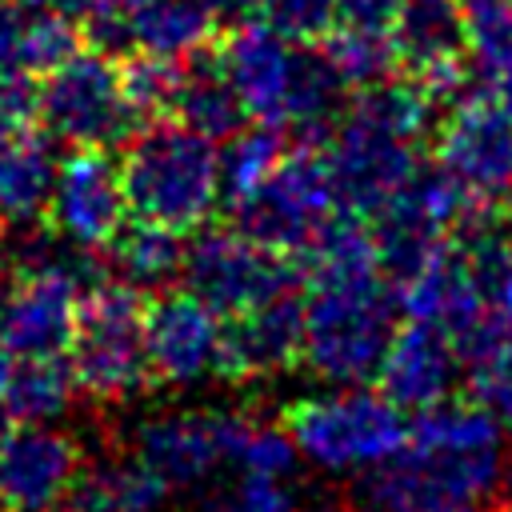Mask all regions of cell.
I'll list each match as a JSON object with an SVG mask.
<instances>
[{
	"mask_svg": "<svg viewBox=\"0 0 512 512\" xmlns=\"http://www.w3.org/2000/svg\"><path fill=\"white\" fill-rule=\"evenodd\" d=\"M500 472V428L480 404H432L404 444L372 464L376 512H468Z\"/></svg>",
	"mask_w": 512,
	"mask_h": 512,
	"instance_id": "6da1fadb",
	"label": "cell"
},
{
	"mask_svg": "<svg viewBox=\"0 0 512 512\" xmlns=\"http://www.w3.org/2000/svg\"><path fill=\"white\" fill-rule=\"evenodd\" d=\"M220 72L256 124L296 128L304 140H328L340 120L344 84L320 52H296L292 40L260 20L236 24L220 48Z\"/></svg>",
	"mask_w": 512,
	"mask_h": 512,
	"instance_id": "7a4b0ae2",
	"label": "cell"
},
{
	"mask_svg": "<svg viewBox=\"0 0 512 512\" xmlns=\"http://www.w3.org/2000/svg\"><path fill=\"white\" fill-rule=\"evenodd\" d=\"M396 332V296L380 272L312 280L304 300L300 360L332 384H360L376 376L380 356Z\"/></svg>",
	"mask_w": 512,
	"mask_h": 512,
	"instance_id": "3957f363",
	"label": "cell"
},
{
	"mask_svg": "<svg viewBox=\"0 0 512 512\" xmlns=\"http://www.w3.org/2000/svg\"><path fill=\"white\" fill-rule=\"evenodd\" d=\"M128 212L176 232L200 228L220 204V152L184 124H148L132 136L124 160Z\"/></svg>",
	"mask_w": 512,
	"mask_h": 512,
	"instance_id": "277c9868",
	"label": "cell"
},
{
	"mask_svg": "<svg viewBox=\"0 0 512 512\" xmlns=\"http://www.w3.org/2000/svg\"><path fill=\"white\" fill-rule=\"evenodd\" d=\"M144 312L148 304L128 284L100 280L80 296L68 336V368L80 392L92 400H124L144 388L152 376Z\"/></svg>",
	"mask_w": 512,
	"mask_h": 512,
	"instance_id": "5b68a950",
	"label": "cell"
},
{
	"mask_svg": "<svg viewBox=\"0 0 512 512\" xmlns=\"http://www.w3.org/2000/svg\"><path fill=\"white\" fill-rule=\"evenodd\" d=\"M36 116L52 140L72 148H108L128 140L140 124L124 96L116 60L100 48H80L44 72V84L36 88Z\"/></svg>",
	"mask_w": 512,
	"mask_h": 512,
	"instance_id": "8992f818",
	"label": "cell"
},
{
	"mask_svg": "<svg viewBox=\"0 0 512 512\" xmlns=\"http://www.w3.org/2000/svg\"><path fill=\"white\" fill-rule=\"evenodd\" d=\"M284 432L292 444L328 468H352V464H380L392 456L408 424L400 420V408L384 392H324L296 400L284 412Z\"/></svg>",
	"mask_w": 512,
	"mask_h": 512,
	"instance_id": "52a82bcc",
	"label": "cell"
},
{
	"mask_svg": "<svg viewBox=\"0 0 512 512\" xmlns=\"http://www.w3.org/2000/svg\"><path fill=\"white\" fill-rule=\"evenodd\" d=\"M336 188L324 156L284 152V160L240 200H232V224L256 244L288 256L304 252L336 220Z\"/></svg>",
	"mask_w": 512,
	"mask_h": 512,
	"instance_id": "ba28073f",
	"label": "cell"
},
{
	"mask_svg": "<svg viewBox=\"0 0 512 512\" xmlns=\"http://www.w3.org/2000/svg\"><path fill=\"white\" fill-rule=\"evenodd\" d=\"M468 204H472V196H464L444 168H424L420 164L396 188V196L372 212L376 264L396 284L408 280L440 248H448V236L456 232Z\"/></svg>",
	"mask_w": 512,
	"mask_h": 512,
	"instance_id": "9c48e42d",
	"label": "cell"
},
{
	"mask_svg": "<svg viewBox=\"0 0 512 512\" xmlns=\"http://www.w3.org/2000/svg\"><path fill=\"white\" fill-rule=\"evenodd\" d=\"M188 292L212 304L220 316L248 312L276 296H292L296 272L292 264L244 236L240 228H212L184 244V272Z\"/></svg>",
	"mask_w": 512,
	"mask_h": 512,
	"instance_id": "30bf717a",
	"label": "cell"
},
{
	"mask_svg": "<svg viewBox=\"0 0 512 512\" xmlns=\"http://www.w3.org/2000/svg\"><path fill=\"white\" fill-rule=\"evenodd\" d=\"M324 164H328L340 208L360 216H372L380 204H388L396 188L420 168L416 140L388 132L380 124H368L352 112H344L328 132Z\"/></svg>",
	"mask_w": 512,
	"mask_h": 512,
	"instance_id": "8fae6325",
	"label": "cell"
},
{
	"mask_svg": "<svg viewBox=\"0 0 512 512\" xmlns=\"http://www.w3.org/2000/svg\"><path fill=\"white\" fill-rule=\"evenodd\" d=\"M436 156L464 196L484 204L512 196V112L488 96L452 104L436 136Z\"/></svg>",
	"mask_w": 512,
	"mask_h": 512,
	"instance_id": "7c38bea8",
	"label": "cell"
},
{
	"mask_svg": "<svg viewBox=\"0 0 512 512\" xmlns=\"http://www.w3.org/2000/svg\"><path fill=\"white\" fill-rule=\"evenodd\" d=\"M56 236L80 248H104L128 220V196L120 164L104 148H76L56 164L48 208Z\"/></svg>",
	"mask_w": 512,
	"mask_h": 512,
	"instance_id": "4fadbf2b",
	"label": "cell"
},
{
	"mask_svg": "<svg viewBox=\"0 0 512 512\" xmlns=\"http://www.w3.org/2000/svg\"><path fill=\"white\" fill-rule=\"evenodd\" d=\"M248 432L244 416H212V412H168L140 428L136 464L148 468L164 488L196 484L216 464L236 460V448Z\"/></svg>",
	"mask_w": 512,
	"mask_h": 512,
	"instance_id": "5bb4252c",
	"label": "cell"
},
{
	"mask_svg": "<svg viewBox=\"0 0 512 512\" xmlns=\"http://www.w3.org/2000/svg\"><path fill=\"white\" fill-rule=\"evenodd\" d=\"M80 448L48 424H16L0 436V512H52L80 476Z\"/></svg>",
	"mask_w": 512,
	"mask_h": 512,
	"instance_id": "9a60e30c",
	"label": "cell"
},
{
	"mask_svg": "<svg viewBox=\"0 0 512 512\" xmlns=\"http://www.w3.org/2000/svg\"><path fill=\"white\" fill-rule=\"evenodd\" d=\"M224 316L196 292H164L144 312L148 368L164 384H196L216 372Z\"/></svg>",
	"mask_w": 512,
	"mask_h": 512,
	"instance_id": "2e32d148",
	"label": "cell"
},
{
	"mask_svg": "<svg viewBox=\"0 0 512 512\" xmlns=\"http://www.w3.org/2000/svg\"><path fill=\"white\" fill-rule=\"evenodd\" d=\"M304 304L296 296H276L220 324L216 372L224 380H264L300 360Z\"/></svg>",
	"mask_w": 512,
	"mask_h": 512,
	"instance_id": "e0dca14e",
	"label": "cell"
},
{
	"mask_svg": "<svg viewBox=\"0 0 512 512\" xmlns=\"http://www.w3.org/2000/svg\"><path fill=\"white\" fill-rule=\"evenodd\" d=\"M456 372H460V356H456L452 340L432 324L408 320L404 328L392 332V340L380 356L376 380H380V392L396 408L420 412V408L448 400Z\"/></svg>",
	"mask_w": 512,
	"mask_h": 512,
	"instance_id": "ac0fdd59",
	"label": "cell"
},
{
	"mask_svg": "<svg viewBox=\"0 0 512 512\" xmlns=\"http://www.w3.org/2000/svg\"><path fill=\"white\" fill-rule=\"evenodd\" d=\"M388 40L396 48V64L412 72L452 64L464 52V12L460 0H400Z\"/></svg>",
	"mask_w": 512,
	"mask_h": 512,
	"instance_id": "d6986e66",
	"label": "cell"
},
{
	"mask_svg": "<svg viewBox=\"0 0 512 512\" xmlns=\"http://www.w3.org/2000/svg\"><path fill=\"white\" fill-rule=\"evenodd\" d=\"M56 156L48 140L28 128H0V208L8 220H36L48 208Z\"/></svg>",
	"mask_w": 512,
	"mask_h": 512,
	"instance_id": "ffe728a7",
	"label": "cell"
},
{
	"mask_svg": "<svg viewBox=\"0 0 512 512\" xmlns=\"http://www.w3.org/2000/svg\"><path fill=\"white\" fill-rule=\"evenodd\" d=\"M216 16L200 0H140L128 12V48L160 60H188L212 40Z\"/></svg>",
	"mask_w": 512,
	"mask_h": 512,
	"instance_id": "44dd1931",
	"label": "cell"
},
{
	"mask_svg": "<svg viewBox=\"0 0 512 512\" xmlns=\"http://www.w3.org/2000/svg\"><path fill=\"white\" fill-rule=\"evenodd\" d=\"M108 248V268L120 276V284L136 292L168 288L184 272V240L176 228L156 224V220H136L104 244Z\"/></svg>",
	"mask_w": 512,
	"mask_h": 512,
	"instance_id": "7402d4cb",
	"label": "cell"
},
{
	"mask_svg": "<svg viewBox=\"0 0 512 512\" xmlns=\"http://www.w3.org/2000/svg\"><path fill=\"white\" fill-rule=\"evenodd\" d=\"M468 68L484 84V96L512 112V4L460 0Z\"/></svg>",
	"mask_w": 512,
	"mask_h": 512,
	"instance_id": "603a6c76",
	"label": "cell"
},
{
	"mask_svg": "<svg viewBox=\"0 0 512 512\" xmlns=\"http://www.w3.org/2000/svg\"><path fill=\"white\" fill-rule=\"evenodd\" d=\"M176 124L192 128L204 140H228L244 128V104L236 100L228 76L220 72V64L204 60L200 52L184 60V76H180V92L172 104Z\"/></svg>",
	"mask_w": 512,
	"mask_h": 512,
	"instance_id": "cb8c5ba5",
	"label": "cell"
},
{
	"mask_svg": "<svg viewBox=\"0 0 512 512\" xmlns=\"http://www.w3.org/2000/svg\"><path fill=\"white\" fill-rule=\"evenodd\" d=\"M164 484L132 464H104V468H80V476L68 484V492L56 500L52 512H156L164 500Z\"/></svg>",
	"mask_w": 512,
	"mask_h": 512,
	"instance_id": "d4e9b609",
	"label": "cell"
},
{
	"mask_svg": "<svg viewBox=\"0 0 512 512\" xmlns=\"http://www.w3.org/2000/svg\"><path fill=\"white\" fill-rule=\"evenodd\" d=\"M76 392L72 368L60 356H8L4 364V408L16 424L56 420Z\"/></svg>",
	"mask_w": 512,
	"mask_h": 512,
	"instance_id": "484cf974",
	"label": "cell"
},
{
	"mask_svg": "<svg viewBox=\"0 0 512 512\" xmlns=\"http://www.w3.org/2000/svg\"><path fill=\"white\" fill-rule=\"evenodd\" d=\"M320 56L340 76L344 88H368L396 68V48L388 32H368V28H348V24H336L324 36Z\"/></svg>",
	"mask_w": 512,
	"mask_h": 512,
	"instance_id": "4316f807",
	"label": "cell"
},
{
	"mask_svg": "<svg viewBox=\"0 0 512 512\" xmlns=\"http://www.w3.org/2000/svg\"><path fill=\"white\" fill-rule=\"evenodd\" d=\"M280 160H284V136L272 124L240 128L236 136H228V148L220 152V192L228 196V204L252 192Z\"/></svg>",
	"mask_w": 512,
	"mask_h": 512,
	"instance_id": "83f0119b",
	"label": "cell"
},
{
	"mask_svg": "<svg viewBox=\"0 0 512 512\" xmlns=\"http://www.w3.org/2000/svg\"><path fill=\"white\" fill-rule=\"evenodd\" d=\"M304 272L308 280H332V276H360V272H380L376 264V244L372 232L352 224V220H332L304 252Z\"/></svg>",
	"mask_w": 512,
	"mask_h": 512,
	"instance_id": "f1b7e54d",
	"label": "cell"
},
{
	"mask_svg": "<svg viewBox=\"0 0 512 512\" xmlns=\"http://www.w3.org/2000/svg\"><path fill=\"white\" fill-rule=\"evenodd\" d=\"M24 72H52L72 52H80V24L52 0H24Z\"/></svg>",
	"mask_w": 512,
	"mask_h": 512,
	"instance_id": "f546056e",
	"label": "cell"
},
{
	"mask_svg": "<svg viewBox=\"0 0 512 512\" xmlns=\"http://www.w3.org/2000/svg\"><path fill=\"white\" fill-rule=\"evenodd\" d=\"M180 76H184V60H160V56H144V52H136L120 68L124 96H128V104L140 120H152V116H164V112L172 116Z\"/></svg>",
	"mask_w": 512,
	"mask_h": 512,
	"instance_id": "4dcf8cb0",
	"label": "cell"
},
{
	"mask_svg": "<svg viewBox=\"0 0 512 512\" xmlns=\"http://www.w3.org/2000/svg\"><path fill=\"white\" fill-rule=\"evenodd\" d=\"M260 24L292 44L320 40L336 28V0H252Z\"/></svg>",
	"mask_w": 512,
	"mask_h": 512,
	"instance_id": "1f68e13d",
	"label": "cell"
},
{
	"mask_svg": "<svg viewBox=\"0 0 512 512\" xmlns=\"http://www.w3.org/2000/svg\"><path fill=\"white\" fill-rule=\"evenodd\" d=\"M292 452H296V444H292V436L284 428H264V424L248 420V432H244V440L236 448V464L248 476L276 480V476H284L292 468Z\"/></svg>",
	"mask_w": 512,
	"mask_h": 512,
	"instance_id": "d6a6232c",
	"label": "cell"
},
{
	"mask_svg": "<svg viewBox=\"0 0 512 512\" xmlns=\"http://www.w3.org/2000/svg\"><path fill=\"white\" fill-rule=\"evenodd\" d=\"M472 392L484 412H492L500 424H512V340L492 348L484 360L472 364Z\"/></svg>",
	"mask_w": 512,
	"mask_h": 512,
	"instance_id": "836d02e7",
	"label": "cell"
},
{
	"mask_svg": "<svg viewBox=\"0 0 512 512\" xmlns=\"http://www.w3.org/2000/svg\"><path fill=\"white\" fill-rule=\"evenodd\" d=\"M24 12V0H0V72H24Z\"/></svg>",
	"mask_w": 512,
	"mask_h": 512,
	"instance_id": "e575fe53",
	"label": "cell"
},
{
	"mask_svg": "<svg viewBox=\"0 0 512 512\" xmlns=\"http://www.w3.org/2000/svg\"><path fill=\"white\" fill-rule=\"evenodd\" d=\"M220 512H296V508H292V500L280 492L276 480H268V476H248V480L240 484V492H236Z\"/></svg>",
	"mask_w": 512,
	"mask_h": 512,
	"instance_id": "d590c367",
	"label": "cell"
},
{
	"mask_svg": "<svg viewBox=\"0 0 512 512\" xmlns=\"http://www.w3.org/2000/svg\"><path fill=\"white\" fill-rule=\"evenodd\" d=\"M400 0H336V24L348 28H368V32H388Z\"/></svg>",
	"mask_w": 512,
	"mask_h": 512,
	"instance_id": "8d00e7d4",
	"label": "cell"
},
{
	"mask_svg": "<svg viewBox=\"0 0 512 512\" xmlns=\"http://www.w3.org/2000/svg\"><path fill=\"white\" fill-rule=\"evenodd\" d=\"M52 4L72 12L76 20H84V28H92V24H108V20H128V12L140 0H52Z\"/></svg>",
	"mask_w": 512,
	"mask_h": 512,
	"instance_id": "74e56055",
	"label": "cell"
},
{
	"mask_svg": "<svg viewBox=\"0 0 512 512\" xmlns=\"http://www.w3.org/2000/svg\"><path fill=\"white\" fill-rule=\"evenodd\" d=\"M200 4H204V8L212 12V16H220V12H236V8L244 4V0H200Z\"/></svg>",
	"mask_w": 512,
	"mask_h": 512,
	"instance_id": "f35d334b",
	"label": "cell"
},
{
	"mask_svg": "<svg viewBox=\"0 0 512 512\" xmlns=\"http://www.w3.org/2000/svg\"><path fill=\"white\" fill-rule=\"evenodd\" d=\"M4 356H0V436H4V428H8V408H4Z\"/></svg>",
	"mask_w": 512,
	"mask_h": 512,
	"instance_id": "ab89813d",
	"label": "cell"
},
{
	"mask_svg": "<svg viewBox=\"0 0 512 512\" xmlns=\"http://www.w3.org/2000/svg\"><path fill=\"white\" fill-rule=\"evenodd\" d=\"M8 284H12V268H0V304L8 296Z\"/></svg>",
	"mask_w": 512,
	"mask_h": 512,
	"instance_id": "60d3db41",
	"label": "cell"
},
{
	"mask_svg": "<svg viewBox=\"0 0 512 512\" xmlns=\"http://www.w3.org/2000/svg\"><path fill=\"white\" fill-rule=\"evenodd\" d=\"M4 236H8V216H4V208H0V248H4Z\"/></svg>",
	"mask_w": 512,
	"mask_h": 512,
	"instance_id": "b9f144b4",
	"label": "cell"
},
{
	"mask_svg": "<svg viewBox=\"0 0 512 512\" xmlns=\"http://www.w3.org/2000/svg\"><path fill=\"white\" fill-rule=\"evenodd\" d=\"M504 232H508V240H512V200H508V216H504Z\"/></svg>",
	"mask_w": 512,
	"mask_h": 512,
	"instance_id": "7bdbcfd3",
	"label": "cell"
},
{
	"mask_svg": "<svg viewBox=\"0 0 512 512\" xmlns=\"http://www.w3.org/2000/svg\"><path fill=\"white\" fill-rule=\"evenodd\" d=\"M480 512H512V508H504V504H492V508H480Z\"/></svg>",
	"mask_w": 512,
	"mask_h": 512,
	"instance_id": "ee69618b",
	"label": "cell"
},
{
	"mask_svg": "<svg viewBox=\"0 0 512 512\" xmlns=\"http://www.w3.org/2000/svg\"><path fill=\"white\" fill-rule=\"evenodd\" d=\"M492 4H512V0H492Z\"/></svg>",
	"mask_w": 512,
	"mask_h": 512,
	"instance_id": "f6af8a7d",
	"label": "cell"
}]
</instances>
